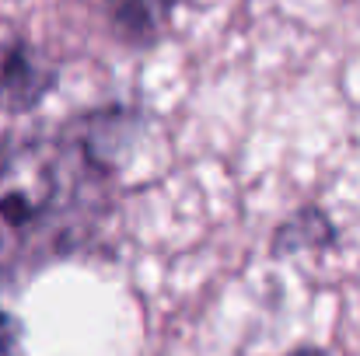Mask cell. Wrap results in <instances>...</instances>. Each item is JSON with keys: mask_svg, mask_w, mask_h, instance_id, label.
<instances>
[{"mask_svg": "<svg viewBox=\"0 0 360 356\" xmlns=\"http://www.w3.org/2000/svg\"><path fill=\"white\" fill-rule=\"evenodd\" d=\"M112 35L129 49H150L165 35L175 0H102Z\"/></svg>", "mask_w": 360, "mask_h": 356, "instance_id": "cell-3", "label": "cell"}, {"mask_svg": "<svg viewBox=\"0 0 360 356\" xmlns=\"http://www.w3.org/2000/svg\"><path fill=\"white\" fill-rule=\"evenodd\" d=\"M129 119L126 105H109L0 136V286H21L102 241L120 199Z\"/></svg>", "mask_w": 360, "mask_h": 356, "instance_id": "cell-1", "label": "cell"}, {"mask_svg": "<svg viewBox=\"0 0 360 356\" xmlns=\"http://www.w3.org/2000/svg\"><path fill=\"white\" fill-rule=\"evenodd\" d=\"M283 356H329L326 350H319V346H297V350H290V353Z\"/></svg>", "mask_w": 360, "mask_h": 356, "instance_id": "cell-6", "label": "cell"}, {"mask_svg": "<svg viewBox=\"0 0 360 356\" xmlns=\"http://www.w3.org/2000/svg\"><path fill=\"white\" fill-rule=\"evenodd\" d=\"M14 343H18V322L0 308V356L14 353Z\"/></svg>", "mask_w": 360, "mask_h": 356, "instance_id": "cell-5", "label": "cell"}, {"mask_svg": "<svg viewBox=\"0 0 360 356\" xmlns=\"http://www.w3.org/2000/svg\"><path fill=\"white\" fill-rule=\"evenodd\" d=\"M60 70L25 35H11L0 42V112L25 116L46 102V95L56 88Z\"/></svg>", "mask_w": 360, "mask_h": 356, "instance_id": "cell-2", "label": "cell"}, {"mask_svg": "<svg viewBox=\"0 0 360 356\" xmlns=\"http://www.w3.org/2000/svg\"><path fill=\"white\" fill-rule=\"evenodd\" d=\"M336 244V228L329 220L326 210L319 206H301L297 213H290L269 237V255L273 258H287L297 251H319Z\"/></svg>", "mask_w": 360, "mask_h": 356, "instance_id": "cell-4", "label": "cell"}]
</instances>
